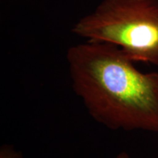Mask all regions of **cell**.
I'll list each match as a JSON object with an SVG mask.
<instances>
[{
  "label": "cell",
  "instance_id": "cell-1",
  "mask_svg": "<svg viewBox=\"0 0 158 158\" xmlns=\"http://www.w3.org/2000/svg\"><path fill=\"white\" fill-rule=\"evenodd\" d=\"M67 60L73 89L94 120L158 133V72L142 73L117 46L95 41L70 47Z\"/></svg>",
  "mask_w": 158,
  "mask_h": 158
},
{
  "label": "cell",
  "instance_id": "cell-2",
  "mask_svg": "<svg viewBox=\"0 0 158 158\" xmlns=\"http://www.w3.org/2000/svg\"><path fill=\"white\" fill-rule=\"evenodd\" d=\"M72 31L116 45L134 62L158 67V0H103Z\"/></svg>",
  "mask_w": 158,
  "mask_h": 158
},
{
  "label": "cell",
  "instance_id": "cell-3",
  "mask_svg": "<svg viewBox=\"0 0 158 158\" xmlns=\"http://www.w3.org/2000/svg\"><path fill=\"white\" fill-rule=\"evenodd\" d=\"M116 158H130L129 157V155H127V153L126 152H121L120 154H118V155H117V157H116Z\"/></svg>",
  "mask_w": 158,
  "mask_h": 158
}]
</instances>
